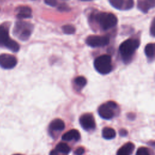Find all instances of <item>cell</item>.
<instances>
[{
    "label": "cell",
    "instance_id": "cell-25",
    "mask_svg": "<svg viewBox=\"0 0 155 155\" xmlns=\"http://www.w3.org/2000/svg\"><path fill=\"white\" fill-rule=\"evenodd\" d=\"M58 10L61 12H68L70 9L68 8V7L66 5V4H61Z\"/></svg>",
    "mask_w": 155,
    "mask_h": 155
},
{
    "label": "cell",
    "instance_id": "cell-19",
    "mask_svg": "<svg viewBox=\"0 0 155 155\" xmlns=\"http://www.w3.org/2000/svg\"><path fill=\"white\" fill-rule=\"evenodd\" d=\"M145 53L147 57L150 60H153L154 58V53H155V46L153 43L148 44L144 49Z\"/></svg>",
    "mask_w": 155,
    "mask_h": 155
},
{
    "label": "cell",
    "instance_id": "cell-6",
    "mask_svg": "<svg viewBox=\"0 0 155 155\" xmlns=\"http://www.w3.org/2000/svg\"><path fill=\"white\" fill-rule=\"evenodd\" d=\"M79 124L82 128L87 131H93L96 128L94 116L91 113H85L79 118Z\"/></svg>",
    "mask_w": 155,
    "mask_h": 155
},
{
    "label": "cell",
    "instance_id": "cell-11",
    "mask_svg": "<svg viewBox=\"0 0 155 155\" xmlns=\"http://www.w3.org/2000/svg\"><path fill=\"white\" fill-rule=\"evenodd\" d=\"M81 138V134L78 130L76 129L70 130V131L66 132L62 136V140L64 141H71L74 140L75 141H78Z\"/></svg>",
    "mask_w": 155,
    "mask_h": 155
},
{
    "label": "cell",
    "instance_id": "cell-2",
    "mask_svg": "<svg viewBox=\"0 0 155 155\" xmlns=\"http://www.w3.org/2000/svg\"><path fill=\"white\" fill-rule=\"evenodd\" d=\"M33 30V25L31 23L25 21H17L13 29V34L22 41H27Z\"/></svg>",
    "mask_w": 155,
    "mask_h": 155
},
{
    "label": "cell",
    "instance_id": "cell-13",
    "mask_svg": "<svg viewBox=\"0 0 155 155\" xmlns=\"http://www.w3.org/2000/svg\"><path fill=\"white\" fill-rule=\"evenodd\" d=\"M16 17L18 19H26L31 18V9L28 6H21L16 10Z\"/></svg>",
    "mask_w": 155,
    "mask_h": 155
},
{
    "label": "cell",
    "instance_id": "cell-20",
    "mask_svg": "<svg viewBox=\"0 0 155 155\" xmlns=\"http://www.w3.org/2000/svg\"><path fill=\"white\" fill-rule=\"evenodd\" d=\"M74 83L77 87V89L78 90V91H79L86 85L87 80L83 76H78L74 79Z\"/></svg>",
    "mask_w": 155,
    "mask_h": 155
},
{
    "label": "cell",
    "instance_id": "cell-9",
    "mask_svg": "<svg viewBox=\"0 0 155 155\" xmlns=\"http://www.w3.org/2000/svg\"><path fill=\"white\" fill-rule=\"evenodd\" d=\"M65 128V123L61 119H55L53 120L48 126V133L53 138L56 133L61 132Z\"/></svg>",
    "mask_w": 155,
    "mask_h": 155
},
{
    "label": "cell",
    "instance_id": "cell-7",
    "mask_svg": "<svg viewBox=\"0 0 155 155\" xmlns=\"http://www.w3.org/2000/svg\"><path fill=\"white\" fill-rule=\"evenodd\" d=\"M17 62V59L13 55L7 53L0 54V67L4 69H12L16 65Z\"/></svg>",
    "mask_w": 155,
    "mask_h": 155
},
{
    "label": "cell",
    "instance_id": "cell-22",
    "mask_svg": "<svg viewBox=\"0 0 155 155\" xmlns=\"http://www.w3.org/2000/svg\"><path fill=\"white\" fill-rule=\"evenodd\" d=\"M136 155H150V150L146 147H141L137 149Z\"/></svg>",
    "mask_w": 155,
    "mask_h": 155
},
{
    "label": "cell",
    "instance_id": "cell-21",
    "mask_svg": "<svg viewBox=\"0 0 155 155\" xmlns=\"http://www.w3.org/2000/svg\"><path fill=\"white\" fill-rule=\"evenodd\" d=\"M62 30L64 31V33L67 34V35H71V34H74L75 33V28L73 25H65L62 27Z\"/></svg>",
    "mask_w": 155,
    "mask_h": 155
},
{
    "label": "cell",
    "instance_id": "cell-1",
    "mask_svg": "<svg viewBox=\"0 0 155 155\" xmlns=\"http://www.w3.org/2000/svg\"><path fill=\"white\" fill-rule=\"evenodd\" d=\"M140 42L136 39H128L124 41L119 47V52L124 63L129 62L136 51L139 47Z\"/></svg>",
    "mask_w": 155,
    "mask_h": 155
},
{
    "label": "cell",
    "instance_id": "cell-18",
    "mask_svg": "<svg viewBox=\"0 0 155 155\" xmlns=\"http://www.w3.org/2000/svg\"><path fill=\"white\" fill-rule=\"evenodd\" d=\"M4 47L10 50L13 52H18L20 48L19 45L15 40L10 38L5 43Z\"/></svg>",
    "mask_w": 155,
    "mask_h": 155
},
{
    "label": "cell",
    "instance_id": "cell-8",
    "mask_svg": "<svg viewBox=\"0 0 155 155\" xmlns=\"http://www.w3.org/2000/svg\"><path fill=\"white\" fill-rule=\"evenodd\" d=\"M110 39L107 36H90L85 41L86 44L91 47H100L109 44Z\"/></svg>",
    "mask_w": 155,
    "mask_h": 155
},
{
    "label": "cell",
    "instance_id": "cell-4",
    "mask_svg": "<svg viewBox=\"0 0 155 155\" xmlns=\"http://www.w3.org/2000/svg\"><path fill=\"white\" fill-rule=\"evenodd\" d=\"M97 112L101 118L110 120L119 114V108L117 104L114 101H108L99 106Z\"/></svg>",
    "mask_w": 155,
    "mask_h": 155
},
{
    "label": "cell",
    "instance_id": "cell-16",
    "mask_svg": "<svg viewBox=\"0 0 155 155\" xmlns=\"http://www.w3.org/2000/svg\"><path fill=\"white\" fill-rule=\"evenodd\" d=\"M102 136L105 139L111 140L116 137V131L113 128L106 127L102 131Z\"/></svg>",
    "mask_w": 155,
    "mask_h": 155
},
{
    "label": "cell",
    "instance_id": "cell-28",
    "mask_svg": "<svg viewBox=\"0 0 155 155\" xmlns=\"http://www.w3.org/2000/svg\"><path fill=\"white\" fill-rule=\"evenodd\" d=\"M50 155H60V153H58V152H57L55 150H52V151L50 152ZM63 155H64V154H63Z\"/></svg>",
    "mask_w": 155,
    "mask_h": 155
},
{
    "label": "cell",
    "instance_id": "cell-29",
    "mask_svg": "<svg viewBox=\"0 0 155 155\" xmlns=\"http://www.w3.org/2000/svg\"><path fill=\"white\" fill-rule=\"evenodd\" d=\"M81 1H91V0H81Z\"/></svg>",
    "mask_w": 155,
    "mask_h": 155
},
{
    "label": "cell",
    "instance_id": "cell-26",
    "mask_svg": "<svg viewBox=\"0 0 155 155\" xmlns=\"http://www.w3.org/2000/svg\"><path fill=\"white\" fill-rule=\"evenodd\" d=\"M154 32H155V22H154V19L152 21V24L151 25L150 27V33L153 36H154Z\"/></svg>",
    "mask_w": 155,
    "mask_h": 155
},
{
    "label": "cell",
    "instance_id": "cell-24",
    "mask_svg": "<svg viewBox=\"0 0 155 155\" xmlns=\"http://www.w3.org/2000/svg\"><path fill=\"white\" fill-rule=\"evenodd\" d=\"M85 152V150L83 147H78L76 150L74 152V154L75 155H82Z\"/></svg>",
    "mask_w": 155,
    "mask_h": 155
},
{
    "label": "cell",
    "instance_id": "cell-30",
    "mask_svg": "<svg viewBox=\"0 0 155 155\" xmlns=\"http://www.w3.org/2000/svg\"><path fill=\"white\" fill-rule=\"evenodd\" d=\"M13 155H22V154H13Z\"/></svg>",
    "mask_w": 155,
    "mask_h": 155
},
{
    "label": "cell",
    "instance_id": "cell-17",
    "mask_svg": "<svg viewBox=\"0 0 155 155\" xmlns=\"http://www.w3.org/2000/svg\"><path fill=\"white\" fill-rule=\"evenodd\" d=\"M54 150L61 154L67 155L71 151V148L64 142H59L57 144Z\"/></svg>",
    "mask_w": 155,
    "mask_h": 155
},
{
    "label": "cell",
    "instance_id": "cell-3",
    "mask_svg": "<svg viewBox=\"0 0 155 155\" xmlns=\"http://www.w3.org/2000/svg\"><path fill=\"white\" fill-rule=\"evenodd\" d=\"M104 30H107L114 27L117 23L116 16L111 13L101 12L92 16Z\"/></svg>",
    "mask_w": 155,
    "mask_h": 155
},
{
    "label": "cell",
    "instance_id": "cell-12",
    "mask_svg": "<svg viewBox=\"0 0 155 155\" xmlns=\"http://www.w3.org/2000/svg\"><path fill=\"white\" fill-rule=\"evenodd\" d=\"M155 0H138L137 7L143 13H147V12L154 7Z\"/></svg>",
    "mask_w": 155,
    "mask_h": 155
},
{
    "label": "cell",
    "instance_id": "cell-10",
    "mask_svg": "<svg viewBox=\"0 0 155 155\" xmlns=\"http://www.w3.org/2000/svg\"><path fill=\"white\" fill-rule=\"evenodd\" d=\"M110 4L119 10H128L134 5L133 0H109Z\"/></svg>",
    "mask_w": 155,
    "mask_h": 155
},
{
    "label": "cell",
    "instance_id": "cell-23",
    "mask_svg": "<svg viewBox=\"0 0 155 155\" xmlns=\"http://www.w3.org/2000/svg\"><path fill=\"white\" fill-rule=\"evenodd\" d=\"M44 2L46 4L51 7L57 5V0H44Z\"/></svg>",
    "mask_w": 155,
    "mask_h": 155
},
{
    "label": "cell",
    "instance_id": "cell-15",
    "mask_svg": "<svg viewBox=\"0 0 155 155\" xmlns=\"http://www.w3.org/2000/svg\"><path fill=\"white\" fill-rule=\"evenodd\" d=\"M134 150V143L132 142H127L117 150L116 155H131Z\"/></svg>",
    "mask_w": 155,
    "mask_h": 155
},
{
    "label": "cell",
    "instance_id": "cell-5",
    "mask_svg": "<svg viewBox=\"0 0 155 155\" xmlns=\"http://www.w3.org/2000/svg\"><path fill=\"white\" fill-rule=\"evenodd\" d=\"M96 70L102 74H107L112 70L111 58L110 56L104 54L96 58L94 61Z\"/></svg>",
    "mask_w": 155,
    "mask_h": 155
},
{
    "label": "cell",
    "instance_id": "cell-14",
    "mask_svg": "<svg viewBox=\"0 0 155 155\" xmlns=\"http://www.w3.org/2000/svg\"><path fill=\"white\" fill-rule=\"evenodd\" d=\"M10 38L8 27L5 25H0V47H4Z\"/></svg>",
    "mask_w": 155,
    "mask_h": 155
},
{
    "label": "cell",
    "instance_id": "cell-27",
    "mask_svg": "<svg viewBox=\"0 0 155 155\" xmlns=\"http://www.w3.org/2000/svg\"><path fill=\"white\" fill-rule=\"evenodd\" d=\"M128 134V132L125 129H121L119 130V135L120 136H127Z\"/></svg>",
    "mask_w": 155,
    "mask_h": 155
}]
</instances>
